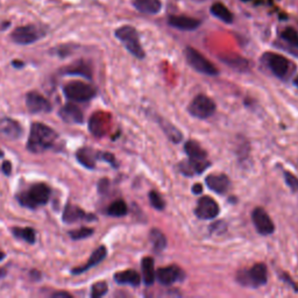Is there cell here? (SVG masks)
I'll use <instances>...</instances> for the list:
<instances>
[{"instance_id": "cell-1", "label": "cell", "mask_w": 298, "mask_h": 298, "mask_svg": "<svg viewBox=\"0 0 298 298\" xmlns=\"http://www.w3.org/2000/svg\"><path fill=\"white\" fill-rule=\"evenodd\" d=\"M58 139V133L44 124L34 122L30 126V138L27 141V150L34 154H41L55 147Z\"/></svg>"}, {"instance_id": "cell-9", "label": "cell", "mask_w": 298, "mask_h": 298, "mask_svg": "<svg viewBox=\"0 0 298 298\" xmlns=\"http://www.w3.org/2000/svg\"><path fill=\"white\" fill-rule=\"evenodd\" d=\"M269 70L278 78H286V74L289 72L290 69V62L288 58H286L284 56L280 54H274V52H267L262 58Z\"/></svg>"}, {"instance_id": "cell-5", "label": "cell", "mask_w": 298, "mask_h": 298, "mask_svg": "<svg viewBox=\"0 0 298 298\" xmlns=\"http://www.w3.org/2000/svg\"><path fill=\"white\" fill-rule=\"evenodd\" d=\"M238 282L244 286L258 288L264 286L268 281V270L264 264H256L248 270L240 272L236 276Z\"/></svg>"}, {"instance_id": "cell-3", "label": "cell", "mask_w": 298, "mask_h": 298, "mask_svg": "<svg viewBox=\"0 0 298 298\" xmlns=\"http://www.w3.org/2000/svg\"><path fill=\"white\" fill-rule=\"evenodd\" d=\"M116 38L125 46V48L132 54L134 58L142 60L144 58V50L140 44L139 34L132 26H122L116 30Z\"/></svg>"}, {"instance_id": "cell-30", "label": "cell", "mask_w": 298, "mask_h": 298, "mask_svg": "<svg viewBox=\"0 0 298 298\" xmlns=\"http://www.w3.org/2000/svg\"><path fill=\"white\" fill-rule=\"evenodd\" d=\"M12 233L16 239L26 241L27 244H33L36 240V232L32 227H13Z\"/></svg>"}, {"instance_id": "cell-42", "label": "cell", "mask_w": 298, "mask_h": 298, "mask_svg": "<svg viewBox=\"0 0 298 298\" xmlns=\"http://www.w3.org/2000/svg\"><path fill=\"white\" fill-rule=\"evenodd\" d=\"M52 298H72V294L66 292H54L52 295Z\"/></svg>"}, {"instance_id": "cell-38", "label": "cell", "mask_w": 298, "mask_h": 298, "mask_svg": "<svg viewBox=\"0 0 298 298\" xmlns=\"http://www.w3.org/2000/svg\"><path fill=\"white\" fill-rule=\"evenodd\" d=\"M284 180L292 192H298V177L289 172H284Z\"/></svg>"}, {"instance_id": "cell-18", "label": "cell", "mask_w": 298, "mask_h": 298, "mask_svg": "<svg viewBox=\"0 0 298 298\" xmlns=\"http://www.w3.org/2000/svg\"><path fill=\"white\" fill-rule=\"evenodd\" d=\"M205 183L208 189L219 194H226L230 186L228 176H226L225 174H211L205 178Z\"/></svg>"}, {"instance_id": "cell-7", "label": "cell", "mask_w": 298, "mask_h": 298, "mask_svg": "<svg viewBox=\"0 0 298 298\" xmlns=\"http://www.w3.org/2000/svg\"><path fill=\"white\" fill-rule=\"evenodd\" d=\"M216 108H217L216 102L210 97L200 94L192 99L188 108V111L194 118L208 119L214 114Z\"/></svg>"}, {"instance_id": "cell-39", "label": "cell", "mask_w": 298, "mask_h": 298, "mask_svg": "<svg viewBox=\"0 0 298 298\" xmlns=\"http://www.w3.org/2000/svg\"><path fill=\"white\" fill-rule=\"evenodd\" d=\"M98 160H104L105 162H108L111 164L113 168H116L118 166V163H116V160L114 155L111 154V152H98Z\"/></svg>"}, {"instance_id": "cell-41", "label": "cell", "mask_w": 298, "mask_h": 298, "mask_svg": "<svg viewBox=\"0 0 298 298\" xmlns=\"http://www.w3.org/2000/svg\"><path fill=\"white\" fill-rule=\"evenodd\" d=\"M108 188V180L104 178V180H99V184H98V190L99 192H105V190Z\"/></svg>"}, {"instance_id": "cell-25", "label": "cell", "mask_w": 298, "mask_h": 298, "mask_svg": "<svg viewBox=\"0 0 298 298\" xmlns=\"http://www.w3.org/2000/svg\"><path fill=\"white\" fill-rule=\"evenodd\" d=\"M133 6L144 14H158L162 10L161 0H133Z\"/></svg>"}, {"instance_id": "cell-45", "label": "cell", "mask_w": 298, "mask_h": 298, "mask_svg": "<svg viewBox=\"0 0 298 298\" xmlns=\"http://www.w3.org/2000/svg\"><path fill=\"white\" fill-rule=\"evenodd\" d=\"M6 258V255H5V253H4L2 250H0V261H2L4 258Z\"/></svg>"}, {"instance_id": "cell-44", "label": "cell", "mask_w": 298, "mask_h": 298, "mask_svg": "<svg viewBox=\"0 0 298 298\" xmlns=\"http://www.w3.org/2000/svg\"><path fill=\"white\" fill-rule=\"evenodd\" d=\"M13 66H16V68H22V66H24L22 62H19V61H13Z\"/></svg>"}, {"instance_id": "cell-16", "label": "cell", "mask_w": 298, "mask_h": 298, "mask_svg": "<svg viewBox=\"0 0 298 298\" xmlns=\"http://www.w3.org/2000/svg\"><path fill=\"white\" fill-rule=\"evenodd\" d=\"M96 216L92 214H86L83 208H80L77 205L68 204L63 211L62 220L66 224H74L80 220H96Z\"/></svg>"}, {"instance_id": "cell-35", "label": "cell", "mask_w": 298, "mask_h": 298, "mask_svg": "<svg viewBox=\"0 0 298 298\" xmlns=\"http://www.w3.org/2000/svg\"><path fill=\"white\" fill-rule=\"evenodd\" d=\"M283 40H286L289 44H292V47L298 48V33L294 28H286L282 33Z\"/></svg>"}, {"instance_id": "cell-23", "label": "cell", "mask_w": 298, "mask_h": 298, "mask_svg": "<svg viewBox=\"0 0 298 298\" xmlns=\"http://www.w3.org/2000/svg\"><path fill=\"white\" fill-rule=\"evenodd\" d=\"M114 281L122 286H139L141 283V278L139 272L133 270V269H128V270H124L114 274Z\"/></svg>"}, {"instance_id": "cell-48", "label": "cell", "mask_w": 298, "mask_h": 298, "mask_svg": "<svg viewBox=\"0 0 298 298\" xmlns=\"http://www.w3.org/2000/svg\"><path fill=\"white\" fill-rule=\"evenodd\" d=\"M4 158V152H2V150H0V158Z\"/></svg>"}, {"instance_id": "cell-10", "label": "cell", "mask_w": 298, "mask_h": 298, "mask_svg": "<svg viewBox=\"0 0 298 298\" xmlns=\"http://www.w3.org/2000/svg\"><path fill=\"white\" fill-rule=\"evenodd\" d=\"M219 205L214 198L208 196H203L198 200L197 208L194 210L197 218L202 219V220H210L214 219L219 214Z\"/></svg>"}, {"instance_id": "cell-17", "label": "cell", "mask_w": 298, "mask_h": 298, "mask_svg": "<svg viewBox=\"0 0 298 298\" xmlns=\"http://www.w3.org/2000/svg\"><path fill=\"white\" fill-rule=\"evenodd\" d=\"M60 118L66 124H76L80 125L84 122V116L82 110L77 105L69 102V104L63 105L58 112Z\"/></svg>"}, {"instance_id": "cell-24", "label": "cell", "mask_w": 298, "mask_h": 298, "mask_svg": "<svg viewBox=\"0 0 298 298\" xmlns=\"http://www.w3.org/2000/svg\"><path fill=\"white\" fill-rule=\"evenodd\" d=\"M105 114L102 112L94 113L88 122V130L94 136H102L106 133V118Z\"/></svg>"}, {"instance_id": "cell-26", "label": "cell", "mask_w": 298, "mask_h": 298, "mask_svg": "<svg viewBox=\"0 0 298 298\" xmlns=\"http://www.w3.org/2000/svg\"><path fill=\"white\" fill-rule=\"evenodd\" d=\"M141 269H142L144 282L147 286L154 284L156 278V272L154 269V260L150 256H146L141 261Z\"/></svg>"}, {"instance_id": "cell-20", "label": "cell", "mask_w": 298, "mask_h": 298, "mask_svg": "<svg viewBox=\"0 0 298 298\" xmlns=\"http://www.w3.org/2000/svg\"><path fill=\"white\" fill-rule=\"evenodd\" d=\"M170 26L180 30H194L200 26V21L190 16H172L168 19Z\"/></svg>"}, {"instance_id": "cell-27", "label": "cell", "mask_w": 298, "mask_h": 298, "mask_svg": "<svg viewBox=\"0 0 298 298\" xmlns=\"http://www.w3.org/2000/svg\"><path fill=\"white\" fill-rule=\"evenodd\" d=\"M158 125L161 126V128L163 132H164V134L166 136V138L172 141V142L174 144H180V141H182L183 139V134L180 132L176 128L175 126L172 125V124H169L166 120L164 119H158Z\"/></svg>"}, {"instance_id": "cell-12", "label": "cell", "mask_w": 298, "mask_h": 298, "mask_svg": "<svg viewBox=\"0 0 298 298\" xmlns=\"http://www.w3.org/2000/svg\"><path fill=\"white\" fill-rule=\"evenodd\" d=\"M252 220L255 226V228L261 236H270L274 233L275 225L272 222V218L262 208H254L252 212Z\"/></svg>"}, {"instance_id": "cell-4", "label": "cell", "mask_w": 298, "mask_h": 298, "mask_svg": "<svg viewBox=\"0 0 298 298\" xmlns=\"http://www.w3.org/2000/svg\"><path fill=\"white\" fill-rule=\"evenodd\" d=\"M63 92H64L66 98L70 102H85L96 97L97 88L85 82L74 80L66 84V86L63 88Z\"/></svg>"}, {"instance_id": "cell-33", "label": "cell", "mask_w": 298, "mask_h": 298, "mask_svg": "<svg viewBox=\"0 0 298 298\" xmlns=\"http://www.w3.org/2000/svg\"><path fill=\"white\" fill-rule=\"evenodd\" d=\"M127 205L122 200H116L113 202V203L110 205L108 208V214L111 216V217H124V216L127 214Z\"/></svg>"}, {"instance_id": "cell-32", "label": "cell", "mask_w": 298, "mask_h": 298, "mask_svg": "<svg viewBox=\"0 0 298 298\" xmlns=\"http://www.w3.org/2000/svg\"><path fill=\"white\" fill-rule=\"evenodd\" d=\"M222 60L224 63L238 72H246L248 69V61L240 56H226V58H222Z\"/></svg>"}, {"instance_id": "cell-31", "label": "cell", "mask_w": 298, "mask_h": 298, "mask_svg": "<svg viewBox=\"0 0 298 298\" xmlns=\"http://www.w3.org/2000/svg\"><path fill=\"white\" fill-rule=\"evenodd\" d=\"M149 240L156 252H162L166 247V238L164 233L158 228H152L149 233Z\"/></svg>"}, {"instance_id": "cell-15", "label": "cell", "mask_w": 298, "mask_h": 298, "mask_svg": "<svg viewBox=\"0 0 298 298\" xmlns=\"http://www.w3.org/2000/svg\"><path fill=\"white\" fill-rule=\"evenodd\" d=\"M211 163L205 160H196V158H188L186 161H183L180 163V172L183 174L184 176L191 177L196 176L203 174L205 170H206L208 166H210Z\"/></svg>"}, {"instance_id": "cell-37", "label": "cell", "mask_w": 298, "mask_h": 298, "mask_svg": "<svg viewBox=\"0 0 298 298\" xmlns=\"http://www.w3.org/2000/svg\"><path fill=\"white\" fill-rule=\"evenodd\" d=\"M149 202H150V205L155 210L162 211L163 208H166L164 200H162L161 194L156 192V191H150V192H149Z\"/></svg>"}, {"instance_id": "cell-28", "label": "cell", "mask_w": 298, "mask_h": 298, "mask_svg": "<svg viewBox=\"0 0 298 298\" xmlns=\"http://www.w3.org/2000/svg\"><path fill=\"white\" fill-rule=\"evenodd\" d=\"M184 152L188 155V158L196 160H205L208 158V152L204 150L202 146L196 141L189 140L184 144Z\"/></svg>"}, {"instance_id": "cell-2", "label": "cell", "mask_w": 298, "mask_h": 298, "mask_svg": "<svg viewBox=\"0 0 298 298\" xmlns=\"http://www.w3.org/2000/svg\"><path fill=\"white\" fill-rule=\"evenodd\" d=\"M52 194V189L46 183H35L30 186L27 190L18 194L16 200L21 206L30 208H38L44 206L49 202Z\"/></svg>"}, {"instance_id": "cell-14", "label": "cell", "mask_w": 298, "mask_h": 298, "mask_svg": "<svg viewBox=\"0 0 298 298\" xmlns=\"http://www.w3.org/2000/svg\"><path fill=\"white\" fill-rule=\"evenodd\" d=\"M22 136V127L16 120L0 118V138L7 141H14Z\"/></svg>"}, {"instance_id": "cell-36", "label": "cell", "mask_w": 298, "mask_h": 298, "mask_svg": "<svg viewBox=\"0 0 298 298\" xmlns=\"http://www.w3.org/2000/svg\"><path fill=\"white\" fill-rule=\"evenodd\" d=\"M108 292V283L106 282H97L94 283V286H92L91 288V294L90 296L92 298H98V297H102L105 296L106 294Z\"/></svg>"}, {"instance_id": "cell-13", "label": "cell", "mask_w": 298, "mask_h": 298, "mask_svg": "<svg viewBox=\"0 0 298 298\" xmlns=\"http://www.w3.org/2000/svg\"><path fill=\"white\" fill-rule=\"evenodd\" d=\"M184 278H186V274H184L183 269L175 264L160 268L156 272V278L163 286H172L175 282L183 281Z\"/></svg>"}, {"instance_id": "cell-21", "label": "cell", "mask_w": 298, "mask_h": 298, "mask_svg": "<svg viewBox=\"0 0 298 298\" xmlns=\"http://www.w3.org/2000/svg\"><path fill=\"white\" fill-rule=\"evenodd\" d=\"M64 74H69V76H82L88 80H92V68L84 60H78L72 64H70L68 68L64 69Z\"/></svg>"}, {"instance_id": "cell-22", "label": "cell", "mask_w": 298, "mask_h": 298, "mask_svg": "<svg viewBox=\"0 0 298 298\" xmlns=\"http://www.w3.org/2000/svg\"><path fill=\"white\" fill-rule=\"evenodd\" d=\"M76 158L85 168L94 169L98 160V152L88 147H82L76 152Z\"/></svg>"}, {"instance_id": "cell-19", "label": "cell", "mask_w": 298, "mask_h": 298, "mask_svg": "<svg viewBox=\"0 0 298 298\" xmlns=\"http://www.w3.org/2000/svg\"><path fill=\"white\" fill-rule=\"evenodd\" d=\"M106 255H108V250H106L105 246H99L97 250H96L94 253L91 254V256L88 258V260L86 261V264L80 266V267H76L74 268L72 270V275H80V274H83V272H88V269L96 267V266H98L100 262H102V260L106 258Z\"/></svg>"}, {"instance_id": "cell-43", "label": "cell", "mask_w": 298, "mask_h": 298, "mask_svg": "<svg viewBox=\"0 0 298 298\" xmlns=\"http://www.w3.org/2000/svg\"><path fill=\"white\" fill-rule=\"evenodd\" d=\"M202 192H203V186L200 183H196L194 186H192V194H200Z\"/></svg>"}, {"instance_id": "cell-8", "label": "cell", "mask_w": 298, "mask_h": 298, "mask_svg": "<svg viewBox=\"0 0 298 298\" xmlns=\"http://www.w3.org/2000/svg\"><path fill=\"white\" fill-rule=\"evenodd\" d=\"M44 30L41 28L34 26V24H28V26L16 28L10 34V38L18 44L27 46L38 41L41 38L44 36Z\"/></svg>"}, {"instance_id": "cell-40", "label": "cell", "mask_w": 298, "mask_h": 298, "mask_svg": "<svg viewBox=\"0 0 298 298\" xmlns=\"http://www.w3.org/2000/svg\"><path fill=\"white\" fill-rule=\"evenodd\" d=\"M2 172H4V175L10 176L12 174V163L10 161H4L2 166Z\"/></svg>"}, {"instance_id": "cell-11", "label": "cell", "mask_w": 298, "mask_h": 298, "mask_svg": "<svg viewBox=\"0 0 298 298\" xmlns=\"http://www.w3.org/2000/svg\"><path fill=\"white\" fill-rule=\"evenodd\" d=\"M26 108L30 113L38 114V113L52 112V105L44 96L38 92L32 91L26 94Z\"/></svg>"}, {"instance_id": "cell-6", "label": "cell", "mask_w": 298, "mask_h": 298, "mask_svg": "<svg viewBox=\"0 0 298 298\" xmlns=\"http://www.w3.org/2000/svg\"><path fill=\"white\" fill-rule=\"evenodd\" d=\"M186 58L191 68H194L197 72L204 74L206 76H217L219 74L214 63L208 61L203 54L196 49L188 47L186 49Z\"/></svg>"}, {"instance_id": "cell-34", "label": "cell", "mask_w": 298, "mask_h": 298, "mask_svg": "<svg viewBox=\"0 0 298 298\" xmlns=\"http://www.w3.org/2000/svg\"><path fill=\"white\" fill-rule=\"evenodd\" d=\"M94 230L90 228V227H80V228L74 230H70L69 232V236L72 238V240H83L86 239V238L94 236Z\"/></svg>"}, {"instance_id": "cell-29", "label": "cell", "mask_w": 298, "mask_h": 298, "mask_svg": "<svg viewBox=\"0 0 298 298\" xmlns=\"http://www.w3.org/2000/svg\"><path fill=\"white\" fill-rule=\"evenodd\" d=\"M212 16L218 18L219 20L224 21L225 24H232L233 22V14L227 7L222 2H216L211 7Z\"/></svg>"}, {"instance_id": "cell-47", "label": "cell", "mask_w": 298, "mask_h": 298, "mask_svg": "<svg viewBox=\"0 0 298 298\" xmlns=\"http://www.w3.org/2000/svg\"><path fill=\"white\" fill-rule=\"evenodd\" d=\"M4 274H5V272H4L2 269H0V278H2V276Z\"/></svg>"}, {"instance_id": "cell-46", "label": "cell", "mask_w": 298, "mask_h": 298, "mask_svg": "<svg viewBox=\"0 0 298 298\" xmlns=\"http://www.w3.org/2000/svg\"><path fill=\"white\" fill-rule=\"evenodd\" d=\"M294 84H295L296 86L298 88V76L295 78V80H294Z\"/></svg>"}]
</instances>
